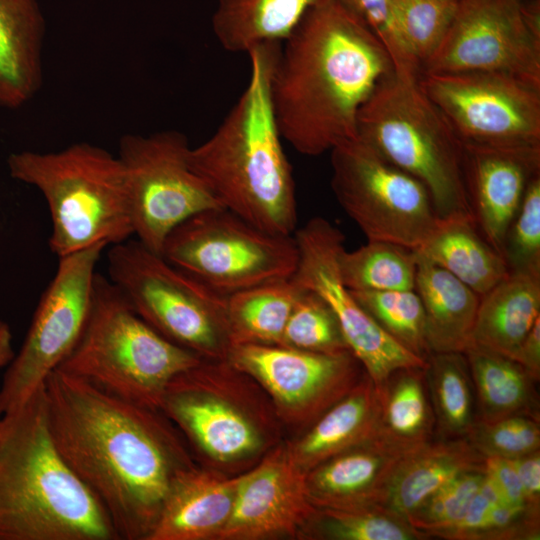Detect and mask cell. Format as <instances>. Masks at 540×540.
<instances>
[{"label":"cell","mask_w":540,"mask_h":540,"mask_svg":"<svg viewBox=\"0 0 540 540\" xmlns=\"http://www.w3.org/2000/svg\"><path fill=\"white\" fill-rule=\"evenodd\" d=\"M332 191L368 240L418 250L437 217L425 186L358 136L331 151Z\"/></svg>","instance_id":"cell-10"},{"label":"cell","mask_w":540,"mask_h":540,"mask_svg":"<svg viewBox=\"0 0 540 540\" xmlns=\"http://www.w3.org/2000/svg\"><path fill=\"white\" fill-rule=\"evenodd\" d=\"M362 308L399 344L427 359L425 313L413 290H351Z\"/></svg>","instance_id":"cell-35"},{"label":"cell","mask_w":540,"mask_h":540,"mask_svg":"<svg viewBox=\"0 0 540 540\" xmlns=\"http://www.w3.org/2000/svg\"><path fill=\"white\" fill-rule=\"evenodd\" d=\"M301 288L290 278L227 296L230 346L281 345L283 333Z\"/></svg>","instance_id":"cell-31"},{"label":"cell","mask_w":540,"mask_h":540,"mask_svg":"<svg viewBox=\"0 0 540 540\" xmlns=\"http://www.w3.org/2000/svg\"><path fill=\"white\" fill-rule=\"evenodd\" d=\"M190 149L187 137L175 130L127 134L119 142L134 236L159 254L181 222L222 207L192 169Z\"/></svg>","instance_id":"cell-11"},{"label":"cell","mask_w":540,"mask_h":540,"mask_svg":"<svg viewBox=\"0 0 540 540\" xmlns=\"http://www.w3.org/2000/svg\"><path fill=\"white\" fill-rule=\"evenodd\" d=\"M160 254L224 296L290 279L298 263L293 235L264 231L223 207L181 222Z\"/></svg>","instance_id":"cell-9"},{"label":"cell","mask_w":540,"mask_h":540,"mask_svg":"<svg viewBox=\"0 0 540 540\" xmlns=\"http://www.w3.org/2000/svg\"><path fill=\"white\" fill-rule=\"evenodd\" d=\"M416 255L414 290L424 308L429 352L464 353L471 344L480 295L447 270Z\"/></svg>","instance_id":"cell-25"},{"label":"cell","mask_w":540,"mask_h":540,"mask_svg":"<svg viewBox=\"0 0 540 540\" xmlns=\"http://www.w3.org/2000/svg\"><path fill=\"white\" fill-rule=\"evenodd\" d=\"M298 263L291 279L320 296L333 311L349 350L376 386L406 368H425L427 361L392 338L362 308L344 284L339 254L345 236L323 217L310 219L294 232Z\"/></svg>","instance_id":"cell-15"},{"label":"cell","mask_w":540,"mask_h":540,"mask_svg":"<svg viewBox=\"0 0 540 540\" xmlns=\"http://www.w3.org/2000/svg\"><path fill=\"white\" fill-rule=\"evenodd\" d=\"M464 355L477 394L476 421L516 415L539 419L536 381L517 361L473 343Z\"/></svg>","instance_id":"cell-29"},{"label":"cell","mask_w":540,"mask_h":540,"mask_svg":"<svg viewBox=\"0 0 540 540\" xmlns=\"http://www.w3.org/2000/svg\"><path fill=\"white\" fill-rule=\"evenodd\" d=\"M240 479L195 467L184 471L146 540L215 539L231 515Z\"/></svg>","instance_id":"cell-21"},{"label":"cell","mask_w":540,"mask_h":540,"mask_svg":"<svg viewBox=\"0 0 540 540\" xmlns=\"http://www.w3.org/2000/svg\"><path fill=\"white\" fill-rule=\"evenodd\" d=\"M280 45L267 44L247 53V86L215 132L191 147L189 161L223 208L264 231L293 235L295 181L269 92Z\"/></svg>","instance_id":"cell-3"},{"label":"cell","mask_w":540,"mask_h":540,"mask_svg":"<svg viewBox=\"0 0 540 540\" xmlns=\"http://www.w3.org/2000/svg\"><path fill=\"white\" fill-rule=\"evenodd\" d=\"M500 502L503 501L485 475L480 488L472 498L463 518L441 538L450 540H475L490 510Z\"/></svg>","instance_id":"cell-43"},{"label":"cell","mask_w":540,"mask_h":540,"mask_svg":"<svg viewBox=\"0 0 540 540\" xmlns=\"http://www.w3.org/2000/svg\"><path fill=\"white\" fill-rule=\"evenodd\" d=\"M540 318V273L509 272L480 296L471 343L515 361Z\"/></svg>","instance_id":"cell-26"},{"label":"cell","mask_w":540,"mask_h":540,"mask_svg":"<svg viewBox=\"0 0 540 540\" xmlns=\"http://www.w3.org/2000/svg\"><path fill=\"white\" fill-rule=\"evenodd\" d=\"M44 391L60 457L103 507L118 539L146 540L176 478L194 467L167 417L58 369Z\"/></svg>","instance_id":"cell-1"},{"label":"cell","mask_w":540,"mask_h":540,"mask_svg":"<svg viewBox=\"0 0 540 540\" xmlns=\"http://www.w3.org/2000/svg\"><path fill=\"white\" fill-rule=\"evenodd\" d=\"M461 0H389L408 51L420 67L446 37Z\"/></svg>","instance_id":"cell-36"},{"label":"cell","mask_w":540,"mask_h":540,"mask_svg":"<svg viewBox=\"0 0 540 540\" xmlns=\"http://www.w3.org/2000/svg\"><path fill=\"white\" fill-rule=\"evenodd\" d=\"M282 44L269 85L282 139L318 156L356 138L361 107L396 72L381 40L339 1L324 0Z\"/></svg>","instance_id":"cell-2"},{"label":"cell","mask_w":540,"mask_h":540,"mask_svg":"<svg viewBox=\"0 0 540 540\" xmlns=\"http://www.w3.org/2000/svg\"><path fill=\"white\" fill-rule=\"evenodd\" d=\"M502 256L509 272L540 273V172L526 187L507 231Z\"/></svg>","instance_id":"cell-39"},{"label":"cell","mask_w":540,"mask_h":540,"mask_svg":"<svg viewBox=\"0 0 540 540\" xmlns=\"http://www.w3.org/2000/svg\"><path fill=\"white\" fill-rule=\"evenodd\" d=\"M414 251L480 296L509 273L503 256L480 235L471 216L439 219L425 244Z\"/></svg>","instance_id":"cell-28"},{"label":"cell","mask_w":540,"mask_h":540,"mask_svg":"<svg viewBox=\"0 0 540 540\" xmlns=\"http://www.w3.org/2000/svg\"><path fill=\"white\" fill-rule=\"evenodd\" d=\"M464 181L478 230L502 255L505 237L530 179L540 172V147L463 145Z\"/></svg>","instance_id":"cell-19"},{"label":"cell","mask_w":540,"mask_h":540,"mask_svg":"<svg viewBox=\"0 0 540 540\" xmlns=\"http://www.w3.org/2000/svg\"><path fill=\"white\" fill-rule=\"evenodd\" d=\"M44 36L37 0H0V107H21L38 92Z\"/></svg>","instance_id":"cell-23"},{"label":"cell","mask_w":540,"mask_h":540,"mask_svg":"<svg viewBox=\"0 0 540 540\" xmlns=\"http://www.w3.org/2000/svg\"><path fill=\"white\" fill-rule=\"evenodd\" d=\"M324 0H217L212 30L227 51L248 53L282 43Z\"/></svg>","instance_id":"cell-27"},{"label":"cell","mask_w":540,"mask_h":540,"mask_svg":"<svg viewBox=\"0 0 540 540\" xmlns=\"http://www.w3.org/2000/svg\"><path fill=\"white\" fill-rule=\"evenodd\" d=\"M306 472L287 448L241 475L231 515L215 539L256 540L308 528L318 509L310 502Z\"/></svg>","instance_id":"cell-17"},{"label":"cell","mask_w":540,"mask_h":540,"mask_svg":"<svg viewBox=\"0 0 540 540\" xmlns=\"http://www.w3.org/2000/svg\"><path fill=\"white\" fill-rule=\"evenodd\" d=\"M419 84L463 145L540 147V87L500 73L421 74Z\"/></svg>","instance_id":"cell-14"},{"label":"cell","mask_w":540,"mask_h":540,"mask_svg":"<svg viewBox=\"0 0 540 540\" xmlns=\"http://www.w3.org/2000/svg\"><path fill=\"white\" fill-rule=\"evenodd\" d=\"M339 268L350 290H413L417 255L414 250L398 244L368 240L353 251L343 248Z\"/></svg>","instance_id":"cell-33"},{"label":"cell","mask_w":540,"mask_h":540,"mask_svg":"<svg viewBox=\"0 0 540 540\" xmlns=\"http://www.w3.org/2000/svg\"><path fill=\"white\" fill-rule=\"evenodd\" d=\"M105 246L61 258L0 386V414L24 405L76 346L86 324L96 265Z\"/></svg>","instance_id":"cell-12"},{"label":"cell","mask_w":540,"mask_h":540,"mask_svg":"<svg viewBox=\"0 0 540 540\" xmlns=\"http://www.w3.org/2000/svg\"><path fill=\"white\" fill-rule=\"evenodd\" d=\"M484 477V468L458 475L423 502L407 521L426 536L441 538L463 518Z\"/></svg>","instance_id":"cell-38"},{"label":"cell","mask_w":540,"mask_h":540,"mask_svg":"<svg viewBox=\"0 0 540 540\" xmlns=\"http://www.w3.org/2000/svg\"><path fill=\"white\" fill-rule=\"evenodd\" d=\"M484 460L466 437L431 440L403 458L381 506L406 519L458 475L484 468Z\"/></svg>","instance_id":"cell-24"},{"label":"cell","mask_w":540,"mask_h":540,"mask_svg":"<svg viewBox=\"0 0 540 540\" xmlns=\"http://www.w3.org/2000/svg\"><path fill=\"white\" fill-rule=\"evenodd\" d=\"M7 166L12 178L37 188L45 198L52 226L49 246L58 258L134 236L118 156L79 142L56 152L12 153Z\"/></svg>","instance_id":"cell-5"},{"label":"cell","mask_w":540,"mask_h":540,"mask_svg":"<svg viewBox=\"0 0 540 540\" xmlns=\"http://www.w3.org/2000/svg\"><path fill=\"white\" fill-rule=\"evenodd\" d=\"M380 392L365 373L340 400L320 415L291 448L295 464L307 472L325 460L378 438Z\"/></svg>","instance_id":"cell-22"},{"label":"cell","mask_w":540,"mask_h":540,"mask_svg":"<svg viewBox=\"0 0 540 540\" xmlns=\"http://www.w3.org/2000/svg\"><path fill=\"white\" fill-rule=\"evenodd\" d=\"M540 506H514L500 502L492 507L475 540H538Z\"/></svg>","instance_id":"cell-42"},{"label":"cell","mask_w":540,"mask_h":540,"mask_svg":"<svg viewBox=\"0 0 540 540\" xmlns=\"http://www.w3.org/2000/svg\"><path fill=\"white\" fill-rule=\"evenodd\" d=\"M511 461L523 487L527 502L540 506V450Z\"/></svg>","instance_id":"cell-45"},{"label":"cell","mask_w":540,"mask_h":540,"mask_svg":"<svg viewBox=\"0 0 540 540\" xmlns=\"http://www.w3.org/2000/svg\"><path fill=\"white\" fill-rule=\"evenodd\" d=\"M281 346L329 354L350 351L333 311L320 296L303 288L288 318Z\"/></svg>","instance_id":"cell-37"},{"label":"cell","mask_w":540,"mask_h":540,"mask_svg":"<svg viewBox=\"0 0 540 540\" xmlns=\"http://www.w3.org/2000/svg\"><path fill=\"white\" fill-rule=\"evenodd\" d=\"M418 79L394 72L381 81L358 113L357 136L425 186L439 219L473 217L463 144Z\"/></svg>","instance_id":"cell-7"},{"label":"cell","mask_w":540,"mask_h":540,"mask_svg":"<svg viewBox=\"0 0 540 540\" xmlns=\"http://www.w3.org/2000/svg\"><path fill=\"white\" fill-rule=\"evenodd\" d=\"M425 368L398 370L377 386L381 400L377 439L406 454L432 440L435 419L424 386Z\"/></svg>","instance_id":"cell-30"},{"label":"cell","mask_w":540,"mask_h":540,"mask_svg":"<svg viewBox=\"0 0 540 540\" xmlns=\"http://www.w3.org/2000/svg\"><path fill=\"white\" fill-rule=\"evenodd\" d=\"M226 360L260 382L287 416L300 421H315L362 378L351 351L329 354L247 343L231 345Z\"/></svg>","instance_id":"cell-16"},{"label":"cell","mask_w":540,"mask_h":540,"mask_svg":"<svg viewBox=\"0 0 540 540\" xmlns=\"http://www.w3.org/2000/svg\"><path fill=\"white\" fill-rule=\"evenodd\" d=\"M517 362L536 382L540 378V318L536 320L524 339Z\"/></svg>","instance_id":"cell-46"},{"label":"cell","mask_w":540,"mask_h":540,"mask_svg":"<svg viewBox=\"0 0 540 540\" xmlns=\"http://www.w3.org/2000/svg\"><path fill=\"white\" fill-rule=\"evenodd\" d=\"M428 384L434 419L441 438H464L476 416L472 379L464 353H431L426 359Z\"/></svg>","instance_id":"cell-32"},{"label":"cell","mask_w":540,"mask_h":540,"mask_svg":"<svg viewBox=\"0 0 540 540\" xmlns=\"http://www.w3.org/2000/svg\"><path fill=\"white\" fill-rule=\"evenodd\" d=\"M466 438L484 458L512 460L540 450L539 419L516 415L491 422L475 421Z\"/></svg>","instance_id":"cell-40"},{"label":"cell","mask_w":540,"mask_h":540,"mask_svg":"<svg viewBox=\"0 0 540 540\" xmlns=\"http://www.w3.org/2000/svg\"><path fill=\"white\" fill-rule=\"evenodd\" d=\"M484 472L504 503L514 506L531 505L526 500L523 487L510 459L487 457L484 460Z\"/></svg>","instance_id":"cell-44"},{"label":"cell","mask_w":540,"mask_h":540,"mask_svg":"<svg viewBox=\"0 0 540 540\" xmlns=\"http://www.w3.org/2000/svg\"><path fill=\"white\" fill-rule=\"evenodd\" d=\"M107 263L109 280L154 330L202 359H226L227 296L136 238L110 246Z\"/></svg>","instance_id":"cell-8"},{"label":"cell","mask_w":540,"mask_h":540,"mask_svg":"<svg viewBox=\"0 0 540 540\" xmlns=\"http://www.w3.org/2000/svg\"><path fill=\"white\" fill-rule=\"evenodd\" d=\"M358 17L384 44L396 73L418 78L420 67L411 56L398 28L389 0H337Z\"/></svg>","instance_id":"cell-41"},{"label":"cell","mask_w":540,"mask_h":540,"mask_svg":"<svg viewBox=\"0 0 540 540\" xmlns=\"http://www.w3.org/2000/svg\"><path fill=\"white\" fill-rule=\"evenodd\" d=\"M98 500L57 452L44 385L0 414V540H113Z\"/></svg>","instance_id":"cell-4"},{"label":"cell","mask_w":540,"mask_h":540,"mask_svg":"<svg viewBox=\"0 0 540 540\" xmlns=\"http://www.w3.org/2000/svg\"><path fill=\"white\" fill-rule=\"evenodd\" d=\"M14 355L11 329L9 325L0 318V368L9 365Z\"/></svg>","instance_id":"cell-47"},{"label":"cell","mask_w":540,"mask_h":540,"mask_svg":"<svg viewBox=\"0 0 540 540\" xmlns=\"http://www.w3.org/2000/svg\"><path fill=\"white\" fill-rule=\"evenodd\" d=\"M309 527L317 536L335 540L427 539L404 517L379 505L356 509H318Z\"/></svg>","instance_id":"cell-34"},{"label":"cell","mask_w":540,"mask_h":540,"mask_svg":"<svg viewBox=\"0 0 540 540\" xmlns=\"http://www.w3.org/2000/svg\"><path fill=\"white\" fill-rule=\"evenodd\" d=\"M522 1H529V0H522Z\"/></svg>","instance_id":"cell-48"},{"label":"cell","mask_w":540,"mask_h":540,"mask_svg":"<svg viewBox=\"0 0 540 540\" xmlns=\"http://www.w3.org/2000/svg\"><path fill=\"white\" fill-rule=\"evenodd\" d=\"M201 361L148 325L109 278L96 273L83 332L58 370L161 411L168 384Z\"/></svg>","instance_id":"cell-6"},{"label":"cell","mask_w":540,"mask_h":540,"mask_svg":"<svg viewBox=\"0 0 540 540\" xmlns=\"http://www.w3.org/2000/svg\"><path fill=\"white\" fill-rule=\"evenodd\" d=\"M161 412L217 461L239 460L262 446L252 419L230 400L212 393L203 359L168 384Z\"/></svg>","instance_id":"cell-18"},{"label":"cell","mask_w":540,"mask_h":540,"mask_svg":"<svg viewBox=\"0 0 540 540\" xmlns=\"http://www.w3.org/2000/svg\"><path fill=\"white\" fill-rule=\"evenodd\" d=\"M406 455L380 439L337 454L306 472L309 500L317 509L381 506Z\"/></svg>","instance_id":"cell-20"},{"label":"cell","mask_w":540,"mask_h":540,"mask_svg":"<svg viewBox=\"0 0 540 540\" xmlns=\"http://www.w3.org/2000/svg\"><path fill=\"white\" fill-rule=\"evenodd\" d=\"M464 72L500 73L540 87V0H461L421 74Z\"/></svg>","instance_id":"cell-13"}]
</instances>
